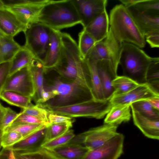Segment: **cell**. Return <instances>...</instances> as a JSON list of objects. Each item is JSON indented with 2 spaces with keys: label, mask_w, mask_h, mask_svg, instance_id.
<instances>
[{
  "label": "cell",
  "mask_w": 159,
  "mask_h": 159,
  "mask_svg": "<svg viewBox=\"0 0 159 159\" xmlns=\"http://www.w3.org/2000/svg\"><path fill=\"white\" fill-rule=\"evenodd\" d=\"M44 87L54 94L53 98L42 103L45 107L65 106L95 99L91 83L87 82L68 81L58 75L48 82L44 81Z\"/></svg>",
  "instance_id": "cell-1"
},
{
  "label": "cell",
  "mask_w": 159,
  "mask_h": 159,
  "mask_svg": "<svg viewBox=\"0 0 159 159\" xmlns=\"http://www.w3.org/2000/svg\"><path fill=\"white\" fill-rule=\"evenodd\" d=\"M60 34L62 51L59 61L54 70L67 81L80 80L91 83L88 63L81 57L77 43L69 34L61 32Z\"/></svg>",
  "instance_id": "cell-2"
},
{
  "label": "cell",
  "mask_w": 159,
  "mask_h": 159,
  "mask_svg": "<svg viewBox=\"0 0 159 159\" xmlns=\"http://www.w3.org/2000/svg\"><path fill=\"white\" fill-rule=\"evenodd\" d=\"M38 22L57 30L81 23L73 0H50L42 8Z\"/></svg>",
  "instance_id": "cell-3"
},
{
  "label": "cell",
  "mask_w": 159,
  "mask_h": 159,
  "mask_svg": "<svg viewBox=\"0 0 159 159\" xmlns=\"http://www.w3.org/2000/svg\"><path fill=\"white\" fill-rule=\"evenodd\" d=\"M109 20L110 28L119 42L130 43L140 48L144 47V37L123 4L117 5L111 10Z\"/></svg>",
  "instance_id": "cell-4"
},
{
  "label": "cell",
  "mask_w": 159,
  "mask_h": 159,
  "mask_svg": "<svg viewBox=\"0 0 159 159\" xmlns=\"http://www.w3.org/2000/svg\"><path fill=\"white\" fill-rule=\"evenodd\" d=\"M157 57H150L135 45L123 42L119 64L121 66L124 76L139 84H143L146 83L148 67Z\"/></svg>",
  "instance_id": "cell-5"
},
{
  "label": "cell",
  "mask_w": 159,
  "mask_h": 159,
  "mask_svg": "<svg viewBox=\"0 0 159 159\" xmlns=\"http://www.w3.org/2000/svg\"><path fill=\"white\" fill-rule=\"evenodd\" d=\"M110 99L102 100L93 99L63 107H45L50 112L72 118L101 119L107 114L112 106Z\"/></svg>",
  "instance_id": "cell-6"
},
{
  "label": "cell",
  "mask_w": 159,
  "mask_h": 159,
  "mask_svg": "<svg viewBox=\"0 0 159 159\" xmlns=\"http://www.w3.org/2000/svg\"><path fill=\"white\" fill-rule=\"evenodd\" d=\"M51 29L39 22L27 25L24 32V45L31 52L34 58L43 63L49 46Z\"/></svg>",
  "instance_id": "cell-7"
},
{
  "label": "cell",
  "mask_w": 159,
  "mask_h": 159,
  "mask_svg": "<svg viewBox=\"0 0 159 159\" xmlns=\"http://www.w3.org/2000/svg\"><path fill=\"white\" fill-rule=\"evenodd\" d=\"M118 126L104 124L75 135L70 141L81 144L89 150L93 149L103 145L117 135L119 133L117 131Z\"/></svg>",
  "instance_id": "cell-8"
},
{
  "label": "cell",
  "mask_w": 159,
  "mask_h": 159,
  "mask_svg": "<svg viewBox=\"0 0 159 159\" xmlns=\"http://www.w3.org/2000/svg\"><path fill=\"white\" fill-rule=\"evenodd\" d=\"M122 46V43L116 39L109 28L106 38L96 43L85 59L95 61L102 60H110L116 69L117 70Z\"/></svg>",
  "instance_id": "cell-9"
},
{
  "label": "cell",
  "mask_w": 159,
  "mask_h": 159,
  "mask_svg": "<svg viewBox=\"0 0 159 159\" xmlns=\"http://www.w3.org/2000/svg\"><path fill=\"white\" fill-rule=\"evenodd\" d=\"M2 90L15 91L32 98L34 94L35 88L28 66L9 75Z\"/></svg>",
  "instance_id": "cell-10"
},
{
  "label": "cell",
  "mask_w": 159,
  "mask_h": 159,
  "mask_svg": "<svg viewBox=\"0 0 159 159\" xmlns=\"http://www.w3.org/2000/svg\"><path fill=\"white\" fill-rule=\"evenodd\" d=\"M124 139L119 133L103 145L89 150L81 159H118L123 152Z\"/></svg>",
  "instance_id": "cell-11"
},
{
  "label": "cell",
  "mask_w": 159,
  "mask_h": 159,
  "mask_svg": "<svg viewBox=\"0 0 159 159\" xmlns=\"http://www.w3.org/2000/svg\"><path fill=\"white\" fill-rule=\"evenodd\" d=\"M83 28L105 10L107 0H73Z\"/></svg>",
  "instance_id": "cell-12"
},
{
  "label": "cell",
  "mask_w": 159,
  "mask_h": 159,
  "mask_svg": "<svg viewBox=\"0 0 159 159\" xmlns=\"http://www.w3.org/2000/svg\"><path fill=\"white\" fill-rule=\"evenodd\" d=\"M50 0H42L39 2L15 5L5 7L17 17L20 21L25 26L38 22L40 12Z\"/></svg>",
  "instance_id": "cell-13"
},
{
  "label": "cell",
  "mask_w": 159,
  "mask_h": 159,
  "mask_svg": "<svg viewBox=\"0 0 159 159\" xmlns=\"http://www.w3.org/2000/svg\"><path fill=\"white\" fill-rule=\"evenodd\" d=\"M159 96L150 87L147 83L139 84L129 91L120 95L112 96L110 99L112 105H130L141 100H146Z\"/></svg>",
  "instance_id": "cell-14"
},
{
  "label": "cell",
  "mask_w": 159,
  "mask_h": 159,
  "mask_svg": "<svg viewBox=\"0 0 159 159\" xmlns=\"http://www.w3.org/2000/svg\"><path fill=\"white\" fill-rule=\"evenodd\" d=\"M96 66L105 99H110L114 93L112 82L117 76V70L115 68L111 61L108 60L96 61Z\"/></svg>",
  "instance_id": "cell-15"
},
{
  "label": "cell",
  "mask_w": 159,
  "mask_h": 159,
  "mask_svg": "<svg viewBox=\"0 0 159 159\" xmlns=\"http://www.w3.org/2000/svg\"><path fill=\"white\" fill-rule=\"evenodd\" d=\"M47 126H44L9 147L18 152L33 151L42 147L46 142Z\"/></svg>",
  "instance_id": "cell-16"
},
{
  "label": "cell",
  "mask_w": 159,
  "mask_h": 159,
  "mask_svg": "<svg viewBox=\"0 0 159 159\" xmlns=\"http://www.w3.org/2000/svg\"><path fill=\"white\" fill-rule=\"evenodd\" d=\"M26 26L23 24L11 11L4 7L0 8V32L6 36L13 37Z\"/></svg>",
  "instance_id": "cell-17"
},
{
  "label": "cell",
  "mask_w": 159,
  "mask_h": 159,
  "mask_svg": "<svg viewBox=\"0 0 159 159\" xmlns=\"http://www.w3.org/2000/svg\"><path fill=\"white\" fill-rule=\"evenodd\" d=\"M60 32L51 29L50 43L43 63L44 72L54 68L59 61L62 48Z\"/></svg>",
  "instance_id": "cell-18"
},
{
  "label": "cell",
  "mask_w": 159,
  "mask_h": 159,
  "mask_svg": "<svg viewBox=\"0 0 159 159\" xmlns=\"http://www.w3.org/2000/svg\"><path fill=\"white\" fill-rule=\"evenodd\" d=\"M126 8L144 37L150 34L159 30V16H153L142 14L131 7Z\"/></svg>",
  "instance_id": "cell-19"
},
{
  "label": "cell",
  "mask_w": 159,
  "mask_h": 159,
  "mask_svg": "<svg viewBox=\"0 0 159 159\" xmlns=\"http://www.w3.org/2000/svg\"><path fill=\"white\" fill-rule=\"evenodd\" d=\"M109 24L108 15L105 10L83 29L92 36L97 43L107 37L109 31Z\"/></svg>",
  "instance_id": "cell-20"
},
{
  "label": "cell",
  "mask_w": 159,
  "mask_h": 159,
  "mask_svg": "<svg viewBox=\"0 0 159 159\" xmlns=\"http://www.w3.org/2000/svg\"><path fill=\"white\" fill-rule=\"evenodd\" d=\"M134 125L146 137L152 139H159V120L145 117L132 110Z\"/></svg>",
  "instance_id": "cell-21"
},
{
  "label": "cell",
  "mask_w": 159,
  "mask_h": 159,
  "mask_svg": "<svg viewBox=\"0 0 159 159\" xmlns=\"http://www.w3.org/2000/svg\"><path fill=\"white\" fill-rule=\"evenodd\" d=\"M28 67L35 88V93L32 99L37 104L40 102L42 93L44 90V68L43 63L34 58L33 59Z\"/></svg>",
  "instance_id": "cell-22"
},
{
  "label": "cell",
  "mask_w": 159,
  "mask_h": 159,
  "mask_svg": "<svg viewBox=\"0 0 159 159\" xmlns=\"http://www.w3.org/2000/svg\"><path fill=\"white\" fill-rule=\"evenodd\" d=\"M50 150L61 159H81L89 150L81 144L70 141Z\"/></svg>",
  "instance_id": "cell-23"
},
{
  "label": "cell",
  "mask_w": 159,
  "mask_h": 159,
  "mask_svg": "<svg viewBox=\"0 0 159 159\" xmlns=\"http://www.w3.org/2000/svg\"><path fill=\"white\" fill-rule=\"evenodd\" d=\"M130 105H112L106 115L104 124L119 125L123 122L129 121L131 117Z\"/></svg>",
  "instance_id": "cell-24"
},
{
  "label": "cell",
  "mask_w": 159,
  "mask_h": 159,
  "mask_svg": "<svg viewBox=\"0 0 159 159\" xmlns=\"http://www.w3.org/2000/svg\"><path fill=\"white\" fill-rule=\"evenodd\" d=\"M21 47L13 37L0 32V64L11 61Z\"/></svg>",
  "instance_id": "cell-25"
},
{
  "label": "cell",
  "mask_w": 159,
  "mask_h": 159,
  "mask_svg": "<svg viewBox=\"0 0 159 159\" xmlns=\"http://www.w3.org/2000/svg\"><path fill=\"white\" fill-rule=\"evenodd\" d=\"M34 58L32 53L24 45L21 46L11 61L9 75L29 66Z\"/></svg>",
  "instance_id": "cell-26"
},
{
  "label": "cell",
  "mask_w": 159,
  "mask_h": 159,
  "mask_svg": "<svg viewBox=\"0 0 159 159\" xmlns=\"http://www.w3.org/2000/svg\"><path fill=\"white\" fill-rule=\"evenodd\" d=\"M0 99L9 104L24 109L33 105L32 98L15 91L2 90Z\"/></svg>",
  "instance_id": "cell-27"
},
{
  "label": "cell",
  "mask_w": 159,
  "mask_h": 159,
  "mask_svg": "<svg viewBox=\"0 0 159 159\" xmlns=\"http://www.w3.org/2000/svg\"><path fill=\"white\" fill-rule=\"evenodd\" d=\"M85 59L89 66L92 92L94 99L99 100H105L102 85L97 69L96 61L88 59Z\"/></svg>",
  "instance_id": "cell-28"
},
{
  "label": "cell",
  "mask_w": 159,
  "mask_h": 159,
  "mask_svg": "<svg viewBox=\"0 0 159 159\" xmlns=\"http://www.w3.org/2000/svg\"><path fill=\"white\" fill-rule=\"evenodd\" d=\"M139 84L128 77L124 75H117L112 82L114 89L112 96L125 93L135 88Z\"/></svg>",
  "instance_id": "cell-29"
},
{
  "label": "cell",
  "mask_w": 159,
  "mask_h": 159,
  "mask_svg": "<svg viewBox=\"0 0 159 159\" xmlns=\"http://www.w3.org/2000/svg\"><path fill=\"white\" fill-rule=\"evenodd\" d=\"M15 152L16 159H61L50 150L43 147L31 151Z\"/></svg>",
  "instance_id": "cell-30"
},
{
  "label": "cell",
  "mask_w": 159,
  "mask_h": 159,
  "mask_svg": "<svg viewBox=\"0 0 159 159\" xmlns=\"http://www.w3.org/2000/svg\"><path fill=\"white\" fill-rule=\"evenodd\" d=\"M137 12L151 16H159V0H138L130 7Z\"/></svg>",
  "instance_id": "cell-31"
},
{
  "label": "cell",
  "mask_w": 159,
  "mask_h": 159,
  "mask_svg": "<svg viewBox=\"0 0 159 159\" xmlns=\"http://www.w3.org/2000/svg\"><path fill=\"white\" fill-rule=\"evenodd\" d=\"M131 109L149 118L159 120V111L154 108L146 100H141L131 103Z\"/></svg>",
  "instance_id": "cell-32"
},
{
  "label": "cell",
  "mask_w": 159,
  "mask_h": 159,
  "mask_svg": "<svg viewBox=\"0 0 159 159\" xmlns=\"http://www.w3.org/2000/svg\"><path fill=\"white\" fill-rule=\"evenodd\" d=\"M146 83L156 94L159 95V58L152 62L148 69Z\"/></svg>",
  "instance_id": "cell-33"
},
{
  "label": "cell",
  "mask_w": 159,
  "mask_h": 159,
  "mask_svg": "<svg viewBox=\"0 0 159 159\" xmlns=\"http://www.w3.org/2000/svg\"><path fill=\"white\" fill-rule=\"evenodd\" d=\"M78 36V49L82 57L85 59L96 42L92 36L84 29L79 33Z\"/></svg>",
  "instance_id": "cell-34"
},
{
  "label": "cell",
  "mask_w": 159,
  "mask_h": 159,
  "mask_svg": "<svg viewBox=\"0 0 159 159\" xmlns=\"http://www.w3.org/2000/svg\"><path fill=\"white\" fill-rule=\"evenodd\" d=\"M72 123H63L50 125L47 127L46 142L64 134L72 126Z\"/></svg>",
  "instance_id": "cell-35"
},
{
  "label": "cell",
  "mask_w": 159,
  "mask_h": 159,
  "mask_svg": "<svg viewBox=\"0 0 159 159\" xmlns=\"http://www.w3.org/2000/svg\"><path fill=\"white\" fill-rule=\"evenodd\" d=\"M44 126L46 125L42 124H19L11 125L6 127L3 132L8 131L16 132L20 134L24 138Z\"/></svg>",
  "instance_id": "cell-36"
},
{
  "label": "cell",
  "mask_w": 159,
  "mask_h": 159,
  "mask_svg": "<svg viewBox=\"0 0 159 159\" xmlns=\"http://www.w3.org/2000/svg\"><path fill=\"white\" fill-rule=\"evenodd\" d=\"M21 112L35 116L48 125H50L48 118L49 112L41 103H37L35 105L33 104L22 109Z\"/></svg>",
  "instance_id": "cell-37"
},
{
  "label": "cell",
  "mask_w": 159,
  "mask_h": 159,
  "mask_svg": "<svg viewBox=\"0 0 159 159\" xmlns=\"http://www.w3.org/2000/svg\"><path fill=\"white\" fill-rule=\"evenodd\" d=\"M75 136L74 130L70 129L62 135L45 142L42 147L49 150L52 149L69 143Z\"/></svg>",
  "instance_id": "cell-38"
},
{
  "label": "cell",
  "mask_w": 159,
  "mask_h": 159,
  "mask_svg": "<svg viewBox=\"0 0 159 159\" xmlns=\"http://www.w3.org/2000/svg\"><path fill=\"white\" fill-rule=\"evenodd\" d=\"M19 124H42L49 125L35 116L21 112L9 125Z\"/></svg>",
  "instance_id": "cell-39"
},
{
  "label": "cell",
  "mask_w": 159,
  "mask_h": 159,
  "mask_svg": "<svg viewBox=\"0 0 159 159\" xmlns=\"http://www.w3.org/2000/svg\"><path fill=\"white\" fill-rule=\"evenodd\" d=\"M23 138L20 133L15 131L2 133L1 144L2 148L10 147L18 142Z\"/></svg>",
  "instance_id": "cell-40"
},
{
  "label": "cell",
  "mask_w": 159,
  "mask_h": 159,
  "mask_svg": "<svg viewBox=\"0 0 159 159\" xmlns=\"http://www.w3.org/2000/svg\"><path fill=\"white\" fill-rule=\"evenodd\" d=\"M50 125L54 124L74 123L75 119L73 118L60 115L49 112L48 116Z\"/></svg>",
  "instance_id": "cell-41"
},
{
  "label": "cell",
  "mask_w": 159,
  "mask_h": 159,
  "mask_svg": "<svg viewBox=\"0 0 159 159\" xmlns=\"http://www.w3.org/2000/svg\"><path fill=\"white\" fill-rule=\"evenodd\" d=\"M18 114L9 107H5V111L1 123L3 131L18 116Z\"/></svg>",
  "instance_id": "cell-42"
},
{
  "label": "cell",
  "mask_w": 159,
  "mask_h": 159,
  "mask_svg": "<svg viewBox=\"0 0 159 159\" xmlns=\"http://www.w3.org/2000/svg\"><path fill=\"white\" fill-rule=\"evenodd\" d=\"M11 64V61L0 64V93L9 76Z\"/></svg>",
  "instance_id": "cell-43"
},
{
  "label": "cell",
  "mask_w": 159,
  "mask_h": 159,
  "mask_svg": "<svg viewBox=\"0 0 159 159\" xmlns=\"http://www.w3.org/2000/svg\"><path fill=\"white\" fill-rule=\"evenodd\" d=\"M145 39L152 48L159 47V30L155 31L146 36Z\"/></svg>",
  "instance_id": "cell-44"
},
{
  "label": "cell",
  "mask_w": 159,
  "mask_h": 159,
  "mask_svg": "<svg viewBox=\"0 0 159 159\" xmlns=\"http://www.w3.org/2000/svg\"><path fill=\"white\" fill-rule=\"evenodd\" d=\"M0 159H16L15 151L9 147L2 148L0 151Z\"/></svg>",
  "instance_id": "cell-45"
},
{
  "label": "cell",
  "mask_w": 159,
  "mask_h": 159,
  "mask_svg": "<svg viewBox=\"0 0 159 159\" xmlns=\"http://www.w3.org/2000/svg\"><path fill=\"white\" fill-rule=\"evenodd\" d=\"M146 100L154 108L159 111V96H156Z\"/></svg>",
  "instance_id": "cell-46"
},
{
  "label": "cell",
  "mask_w": 159,
  "mask_h": 159,
  "mask_svg": "<svg viewBox=\"0 0 159 159\" xmlns=\"http://www.w3.org/2000/svg\"><path fill=\"white\" fill-rule=\"evenodd\" d=\"M5 107L0 105V133H3V131L1 128V123L2 118L5 111Z\"/></svg>",
  "instance_id": "cell-47"
},
{
  "label": "cell",
  "mask_w": 159,
  "mask_h": 159,
  "mask_svg": "<svg viewBox=\"0 0 159 159\" xmlns=\"http://www.w3.org/2000/svg\"><path fill=\"white\" fill-rule=\"evenodd\" d=\"M5 7L4 4L2 0H0V8H3Z\"/></svg>",
  "instance_id": "cell-48"
},
{
  "label": "cell",
  "mask_w": 159,
  "mask_h": 159,
  "mask_svg": "<svg viewBox=\"0 0 159 159\" xmlns=\"http://www.w3.org/2000/svg\"><path fill=\"white\" fill-rule=\"evenodd\" d=\"M2 133H0V149L2 147V144H1V139H2Z\"/></svg>",
  "instance_id": "cell-49"
},
{
  "label": "cell",
  "mask_w": 159,
  "mask_h": 159,
  "mask_svg": "<svg viewBox=\"0 0 159 159\" xmlns=\"http://www.w3.org/2000/svg\"></svg>",
  "instance_id": "cell-50"
}]
</instances>
